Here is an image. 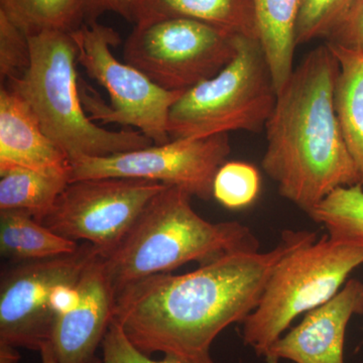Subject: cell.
<instances>
[{"instance_id": "3", "label": "cell", "mask_w": 363, "mask_h": 363, "mask_svg": "<svg viewBox=\"0 0 363 363\" xmlns=\"http://www.w3.org/2000/svg\"><path fill=\"white\" fill-rule=\"evenodd\" d=\"M183 189L166 186L155 196L123 241L104 257L116 295L140 279L188 262L207 264L226 253L259 252V240L238 221L202 218Z\"/></svg>"}, {"instance_id": "25", "label": "cell", "mask_w": 363, "mask_h": 363, "mask_svg": "<svg viewBox=\"0 0 363 363\" xmlns=\"http://www.w3.org/2000/svg\"><path fill=\"white\" fill-rule=\"evenodd\" d=\"M101 350L104 363H185L169 355H164L162 360L152 359L130 342L116 319L106 332Z\"/></svg>"}, {"instance_id": "21", "label": "cell", "mask_w": 363, "mask_h": 363, "mask_svg": "<svg viewBox=\"0 0 363 363\" xmlns=\"http://www.w3.org/2000/svg\"><path fill=\"white\" fill-rule=\"evenodd\" d=\"M333 240L363 247V189L360 184L336 189L309 213Z\"/></svg>"}, {"instance_id": "1", "label": "cell", "mask_w": 363, "mask_h": 363, "mask_svg": "<svg viewBox=\"0 0 363 363\" xmlns=\"http://www.w3.org/2000/svg\"><path fill=\"white\" fill-rule=\"evenodd\" d=\"M317 233L286 230L269 252L226 253L184 274H154L124 288L114 317L145 354L164 353L185 363H216L211 346L222 331L243 323L259 305L269 277Z\"/></svg>"}, {"instance_id": "28", "label": "cell", "mask_w": 363, "mask_h": 363, "mask_svg": "<svg viewBox=\"0 0 363 363\" xmlns=\"http://www.w3.org/2000/svg\"><path fill=\"white\" fill-rule=\"evenodd\" d=\"M80 301L78 284H60L52 290L50 308L55 316L58 317L75 310Z\"/></svg>"}, {"instance_id": "20", "label": "cell", "mask_w": 363, "mask_h": 363, "mask_svg": "<svg viewBox=\"0 0 363 363\" xmlns=\"http://www.w3.org/2000/svg\"><path fill=\"white\" fill-rule=\"evenodd\" d=\"M0 11L28 35L44 30L72 33L87 23L86 0H0Z\"/></svg>"}, {"instance_id": "4", "label": "cell", "mask_w": 363, "mask_h": 363, "mask_svg": "<svg viewBox=\"0 0 363 363\" xmlns=\"http://www.w3.org/2000/svg\"><path fill=\"white\" fill-rule=\"evenodd\" d=\"M28 40L30 67L21 78L4 86L25 100L45 133L70 160L113 156L155 145L140 131L106 130L87 116L71 33L44 30L28 35Z\"/></svg>"}, {"instance_id": "19", "label": "cell", "mask_w": 363, "mask_h": 363, "mask_svg": "<svg viewBox=\"0 0 363 363\" xmlns=\"http://www.w3.org/2000/svg\"><path fill=\"white\" fill-rule=\"evenodd\" d=\"M70 181L33 169H0V210H21L42 223Z\"/></svg>"}, {"instance_id": "7", "label": "cell", "mask_w": 363, "mask_h": 363, "mask_svg": "<svg viewBox=\"0 0 363 363\" xmlns=\"http://www.w3.org/2000/svg\"><path fill=\"white\" fill-rule=\"evenodd\" d=\"M77 48L78 64L108 93L111 106L92 90L80 85L86 112L93 121L133 128L155 145L171 142L168 131L172 106L184 92L164 89L135 66L118 61L112 47L121 42L113 28L88 21L71 33Z\"/></svg>"}, {"instance_id": "22", "label": "cell", "mask_w": 363, "mask_h": 363, "mask_svg": "<svg viewBox=\"0 0 363 363\" xmlns=\"http://www.w3.org/2000/svg\"><path fill=\"white\" fill-rule=\"evenodd\" d=\"M259 190V172L248 162H226L215 176L213 197L227 209L250 206Z\"/></svg>"}, {"instance_id": "26", "label": "cell", "mask_w": 363, "mask_h": 363, "mask_svg": "<svg viewBox=\"0 0 363 363\" xmlns=\"http://www.w3.org/2000/svg\"><path fill=\"white\" fill-rule=\"evenodd\" d=\"M326 40L329 44L363 52V0H355L350 13Z\"/></svg>"}, {"instance_id": "10", "label": "cell", "mask_w": 363, "mask_h": 363, "mask_svg": "<svg viewBox=\"0 0 363 363\" xmlns=\"http://www.w3.org/2000/svg\"><path fill=\"white\" fill-rule=\"evenodd\" d=\"M231 152L228 133L200 138L171 140L107 157L71 159L70 182L99 178H128L157 182L187 191L192 197H213L218 169Z\"/></svg>"}, {"instance_id": "24", "label": "cell", "mask_w": 363, "mask_h": 363, "mask_svg": "<svg viewBox=\"0 0 363 363\" xmlns=\"http://www.w3.org/2000/svg\"><path fill=\"white\" fill-rule=\"evenodd\" d=\"M28 33L0 11V78L2 84L21 78L30 64Z\"/></svg>"}, {"instance_id": "15", "label": "cell", "mask_w": 363, "mask_h": 363, "mask_svg": "<svg viewBox=\"0 0 363 363\" xmlns=\"http://www.w3.org/2000/svg\"><path fill=\"white\" fill-rule=\"evenodd\" d=\"M166 18H191L259 40L253 0H138L135 23Z\"/></svg>"}, {"instance_id": "8", "label": "cell", "mask_w": 363, "mask_h": 363, "mask_svg": "<svg viewBox=\"0 0 363 363\" xmlns=\"http://www.w3.org/2000/svg\"><path fill=\"white\" fill-rule=\"evenodd\" d=\"M238 37L191 18L140 21L124 43L123 59L164 89L185 92L233 61Z\"/></svg>"}, {"instance_id": "2", "label": "cell", "mask_w": 363, "mask_h": 363, "mask_svg": "<svg viewBox=\"0 0 363 363\" xmlns=\"http://www.w3.org/2000/svg\"><path fill=\"white\" fill-rule=\"evenodd\" d=\"M340 65L318 45L294 69L267 121L262 167L279 195L309 213L336 189L360 184L334 108Z\"/></svg>"}, {"instance_id": "27", "label": "cell", "mask_w": 363, "mask_h": 363, "mask_svg": "<svg viewBox=\"0 0 363 363\" xmlns=\"http://www.w3.org/2000/svg\"><path fill=\"white\" fill-rule=\"evenodd\" d=\"M138 0H86L87 23L96 21L105 13H114L135 23L136 4Z\"/></svg>"}, {"instance_id": "23", "label": "cell", "mask_w": 363, "mask_h": 363, "mask_svg": "<svg viewBox=\"0 0 363 363\" xmlns=\"http://www.w3.org/2000/svg\"><path fill=\"white\" fill-rule=\"evenodd\" d=\"M355 0H301L296 28L297 45L327 38L350 13Z\"/></svg>"}, {"instance_id": "30", "label": "cell", "mask_w": 363, "mask_h": 363, "mask_svg": "<svg viewBox=\"0 0 363 363\" xmlns=\"http://www.w3.org/2000/svg\"><path fill=\"white\" fill-rule=\"evenodd\" d=\"M40 353L43 363H58L57 360L55 359L54 355H52L49 344H45V345L40 348Z\"/></svg>"}, {"instance_id": "16", "label": "cell", "mask_w": 363, "mask_h": 363, "mask_svg": "<svg viewBox=\"0 0 363 363\" xmlns=\"http://www.w3.org/2000/svg\"><path fill=\"white\" fill-rule=\"evenodd\" d=\"M253 4L260 45L278 93L294 71L301 0H253Z\"/></svg>"}, {"instance_id": "5", "label": "cell", "mask_w": 363, "mask_h": 363, "mask_svg": "<svg viewBox=\"0 0 363 363\" xmlns=\"http://www.w3.org/2000/svg\"><path fill=\"white\" fill-rule=\"evenodd\" d=\"M363 266V247L328 234L296 248L274 269L259 305L243 322L245 345L266 357L296 318L331 300Z\"/></svg>"}, {"instance_id": "17", "label": "cell", "mask_w": 363, "mask_h": 363, "mask_svg": "<svg viewBox=\"0 0 363 363\" xmlns=\"http://www.w3.org/2000/svg\"><path fill=\"white\" fill-rule=\"evenodd\" d=\"M340 65L334 108L363 189V52L329 44Z\"/></svg>"}, {"instance_id": "29", "label": "cell", "mask_w": 363, "mask_h": 363, "mask_svg": "<svg viewBox=\"0 0 363 363\" xmlns=\"http://www.w3.org/2000/svg\"><path fill=\"white\" fill-rule=\"evenodd\" d=\"M20 359L21 355L16 348L0 345V363H18Z\"/></svg>"}, {"instance_id": "11", "label": "cell", "mask_w": 363, "mask_h": 363, "mask_svg": "<svg viewBox=\"0 0 363 363\" xmlns=\"http://www.w3.org/2000/svg\"><path fill=\"white\" fill-rule=\"evenodd\" d=\"M99 250L88 242L74 252L11 264L0 279V345L38 350L49 342L55 316L50 298L60 284H78Z\"/></svg>"}, {"instance_id": "14", "label": "cell", "mask_w": 363, "mask_h": 363, "mask_svg": "<svg viewBox=\"0 0 363 363\" xmlns=\"http://www.w3.org/2000/svg\"><path fill=\"white\" fill-rule=\"evenodd\" d=\"M23 168L70 181L71 160L43 130L25 100L0 89V169Z\"/></svg>"}, {"instance_id": "9", "label": "cell", "mask_w": 363, "mask_h": 363, "mask_svg": "<svg viewBox=\"0 0 363 363\" xmlns=\"http://www.w3.org/2000/svg\"><path fill=\"white\" fill-rule=\"evenodd\" d=\"M166 186L128 178L70 182L42 223L66 240L91 243L105 257Z\"/></svg>"}, {"instance_id": "18", "label": "cell", "mask_w": 363, "mask_h": 363, "mask_svg": "<svg viewBox=\"0 0 363 363\" xmlns=\"http://www.w3.org/2000/svg\"><path fill=\"white\" fill-rule=\"evenodd\" d=\"M79 245L55 233L28 212L0 210V255L11 264L67 255Z\"/></svg>"}, {"instance_id": "6", "label": "cell", "mask_w": 363, "mask_h": 363, "mask_svg": "<svg viewBox=\"0 0 363 363\" xmlns=\"http://www.w3.org/2000/svg\"><path fill=\"white\" fill-rule=\"evenodd\" d=\"M277 93L259 40L238 37V52L217 75L194 86L172 106L171 140L243 130L260 133L276 105Z\"/></svg>"}, {"instance_id": "12", "label": "cell", "mask_w": 363, "mask_h": 363, "mask_svg": "<svg viewBox=\"0 0 363 363\" xmlns=\"http://www.w3.org/2000/svg\"><path fill=\"white\" fill-rule=\"evenodd\" d=\"M78 286L80 303L56 318L48 344L58 363H104L97 351L113 320L116 295L101 255L86 267Z\"/></svg>"}, {"instance_id": "13", "label": "cell", "mask_w": 363, "mask_h": 363, "mask_svg": "<svg viewBox=\"0 0 363 363\" xmlns=\"http://www.w3.org/2000/svg\"><path fill=\"white\" fill-rule=\"evenodd\" d=\"M357 315H363V283L350 279L331 300L306 313L297 326L272 344L264 358L269 363H345L346 330Z\"/></svg>"}]
</instances>
